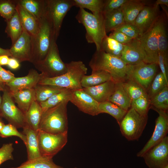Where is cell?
Masks as SVG:
<instances>
[{"mask_svg":"<svg viewBox=\"0 0 168 168\" xmlns=\"http://www.w3.org/2000/svg\"><path fill=\"white\" fill-rule=\"evenodd\" d=\"M67 71L59 76L47 77L41 74L38 84L54 86L72 90L82 89L81 82L86 74L87 68L81 61H72L66 63Z\"/></svg>","mask_w":168,"mask_h":168,"instance_id":"cell-1","label":"cell"},{"mask_svg":"<svg viewBox=\"0 0 168 168\" xmlns=\"http://www.w3.org/2000/svg\"><path fill=\"white\" fill-rule=\"evenodd\" d=\"M76 18L85 28V37L87 42L95 44L96 50H100L102 40L107 35L103 13L93 14L85 9L79 8Z\"/></svg>","mask_w":168,"mask_h":168,"instance_id":"cell-2","label":"cell"},{"mask_svg":"<svg viewBox=\"0 0 168 168\" xmlns=\"http://www.w3.org/2000/svg\"><path fill=\"white\" fill-rule=\"evenodd\" d=\"M92 71L102 70L109 73L115 82L126 79L127 64L120 58L100 50L96 51L89 63Z\"/></svg>","mask_w":168,"mask_h":168,"instance_id":"cell-3","label":"cell"},{"mask_svg":"<svg viewBox=\"0 0 168 168\" xmlns=\"http://www.w3.org/2000/svg\"><path fill=\"white\" fill-rule=\"evenodd\" d=\"M68 102H63L43 112L39 130L54 134L68 133Z\"/></svg>","mask_w":168,"mask_h":168,"instance_id":"cell-4","label":"cell"},{"mask_svg":"<svg viewBox=\"0 0 168 168\" xmlns=\"http://www.w3.org/2000/svg\"><path fill=\"white\" fill-rule=\"evenodd\" d=\"M39 21L37 33L35 36L31 37V62L34 65L45 58L54 40L52 26L46 14Z\"/></svg>","mask_w":168,"mask_h":168,"instance_id":"cell-5","label":"cell"},{"mask_svg":"<svg viewBox=\"0 0 168 168\" xmlns=\"http://www.w3.org/2000/svg\"><path fill=\"white\" fill-rule=\"evenodd\" d=\"M147 117L140 115L131 107L119 124L122 135L128 141L138 140L146 125Z\"/></svg>","mask_w":168,"mask_h":168,"instance_id":"cell-6","label":"cell"},{"mask_svg":"<svg viewBox=\"0 0 168 168\" xmlns=\"http://www.w3.org/2000/svg\"><path fill=\"white\" fill-rule=\"evenodd\" d=\"M34 66L42 74L47 77H56L66 72V63L60 57L56 41L53 40L45 58Z\"/></svg>","mask_w":168,"mask_h":168,"instance_id":"cell-7","label":"cell"},{"mask_svg":"<svg viewBox=\"0 0 168 168\" xmlns=\"http://www.w3.org/2000/svg\"><path fill=\"white\" fill-rule=\"evenodd\" d=\"M158 65L156 63H148L144 62L134 65H127L126 79L136 82L147 93L151 82L156 74Z\"/></svg>","mask_w":168,"mask_h":168,"instance_id":"cell-8","label":"cell"},{"mask_svg":"<svg viewBox=\"0 0 168 168\" xmlns=\"http://www.w3.org/2000/svg\"><path fill=\"white\" fill-rule=\"evenodd\" d=\"M38 137L41 156L50 158L62 150L68 142V133L54 134L39 130Z\"/></svg>","mask_w":168,"mask_h":168,"instance_id":"cell-9","label":"cell"},{"mask_svg":"<svg viewBox=\"0 0 168 168\" xmlns=\"http://www.w3.org/2000/svg\"><path fill=\"white\" fill-rule=\"evenodd\" d=\"M46 15L53 29L54 40L57 41L63 19L74 6L73 0H47Z\"/></svg>","mask_w":168,"mask_h":168,"instance_id":"cell-10","label":"cell"},{"mask_svg":"<svg viewBox=\"0 0 168 168\" xmlns=\"http://www.w3.org/2000/svg\"><path fill=\"white\" fill-rule=\"evenodd\" d=\"M0 114L17 128H23L26 124L24 113L16 106L8 89L3 91Z\"/></svg>","mask_w":168,"mask_h":168,"instance_id":"cell-11","label":"cell"},{"mask_svg":"<svg viewBox=\"0 0 168 168\" xmlns=\"http://www.w3.org/2000/svg\"><path fill=\"white\" fill-rule=\"evenodd\" d=\"M142 157L149 168H163L168 164V137L148 150Z\"/></svg>","mask_w":168,"mask_h":168,"instance_id":"cell-12","label":"cell"},{"mask_svg":"<svg viewBox=\"0 0 168 168\" xmlns=\"http://www.w3.org/2000/svg\"><path fill=\"white\" fill-rule=\"evenodd\" d=\"M158 19L149 30L137 39L139 40L141 46L145 54L146 63H148L158 64L159 53L157 32Z\"/></svg>","mask_w":168,"mask_h":168,"instance_id":"cell-13","label":"cell"},{"mask_svg":"<svg viewBox=\"0 0 168 168\" xmlns=\"http://www.w3.org/2000/svg\"><path fill=\"white\" fill-rule=\"evenodd\" d=\"M158 114L155 121L153 133L143 148L137 154L138 157H142L148 150L158 143L166 136L168 132V114L167 111L151 108Z\"/></svg>","mask_w":168,"mask_h":168,"instance_id":"cell-14","label":"cell"},{"mask_svg":"<svg viewBox=\"0 0 168 168\" xmlns=\"http://www.w3.org/2000/svg\"><path fill=\"white\" fill-rule=\"evenodd\" d=\"M70 101L82 112L92 116L97 115L100 112L99 103L83 89L72 90Z\"/></svg>","mask_w":168,"mask_h":168,"instance_id":"cell-15","label":"cell"},{"mask_svg":"<svg viewBox=\"0 0 168 168\" xmlns=\"http://www.w3.org/2000/svg\"><path fill=\"white\" fill-rule=\"evenodd\" d=\"M9 50L11 57L16 59L20 63L25 61L31 62V37L23 28L21 35Z\"/></svg>","mask_w":168,"mask_h":168,"instance_id":"cell-16","label":"cell"},{"mask_svg":"<svg viewBox=\"0 0 168 168\" xmlns=\"http://www.w3.org/2000/svg\"><path fill=\"white\" fill-rule=\"evenodd\" d=\"M160 15L159 7L147 4L140 12L134 23L140 36L149 30Z\"/></svg>","mask_w":168,"mask_h":168,"instance_id":"cell-17","label":"cell"},{"mask_svg":"<svg viewBox=\"0 0 168 168\" xmlns=\"http://www.w3.org/2000/svg\"><path fill=\"white\" fill-rule=\"evenodd\" d=\"M120 59L127 65H134L142 62L146 63L145 54L138 39H133L125 44Z\"/></svg>","mask_w":168,"mask_h":168,"instance_id":"cell-18","label":"cell"},{"mask_svg":"<svg viewBox=\"0 0 168 168\" xmlns=\"http://www.w3.org/2000/svg\"><path fill=\"white\" fill-rule=\"evenodd\" d=\"M41 74L34 69L29 71L27 75L21 77H15L6 85L10 92H14L26 89L34 88L38 84Z\"/></svg>","mask_w":168,"mask_h":168,"instance_id":"cell-19","label":"cell"},{"mask_svg":"<svg viewBox=\"0 0 168 168\" xmlns=\"http://www.w3.org/2000/svg\"><path fill=\"white\" fill-rule=\"evenodd\" d=\"M116 82L110 80L94 86L83 88L84 91L99 103L108 100L114 93Z\"/></svg>","mask_w":168,"mask_h":168,"instance_id":"cell-20","label":"cell"},{"mask_svg":"<svg viewBox=\"0 0 168 168\" xmlns=\"http://www.w3.org/2000/svg\"><path fill=\"white\" fill-rule=\"evenodd\" d=\"M16 10L18 14L23 28L31 37L35 36L39 30V21L18 2Z\"/></svg>","mask_w":168,"mask_h":168,"instance_id":"cell-21","label":"cell"},{"mask_svg":"<svg viewBox=\"0 0 168 168\" xmlns=\"http://www.w3.org/2000/svg\"><path fill=\"white\" fill-rule=\"evenodd\" d=\"M147 1L141 0H128L121 9L125 23L134 25L136 18L143 8L147 5Z\"/></svg>","mask_w":168,"mask_h":168,"instance_id":"cell-22","label":"cell"},{"mask_svg":"<svg viewBox=\"0 0 168 168\" xmlns=\"http://www.w3.org/2000/svg\"><path fill=\"white\" fill-rule=\"evenodd\" d=\"M23 133L26 137L25 144L27 154V160H31L41 156L39 147L38 132L31 128L27 124L22 128Z\"/></svg>","mask_w":168,"mask_h":168,"instance_id":"cell-23","label":"cell"},{"mask_svg":"<svg viewBox=\"0 0 168 168\" xmlns=\"http://www.w3.org/2000/svg\"><path fill=\"white\" fill-rule=\"evenodd\" d=\"M10 93L14 102L17 104V107L24 114L28 110L32 102L36 100L34 88L24 89Z\"/></svg>","mask_w":168,"mask_h":168,"instance_id":"cell-24","label":"cell"},{"mask_svg":"<svg viewBox=\"0 0 168 168\" xmlns=\"http://www.w3.org/2000/svg\"><path fill=\"white\" fill-rule=\"evenodd\" d=\"M17 1L39 21L46 14L47 0H17Z\"/></svg>","mask_w":168,"mask_h":168,"instance_id":"cell-25","label":"cell"},{"mask_svg":"<svg viewBox=\"0 0 168 168\" xmlns=\"http://www.w3.org/2000/svg\"><path fill=\"white\" fill-rule=\"evenodd\" d=\"M108 101L127 111L131 108L132 100L124 89L121 82H116L114 91Z\"/></svg>","mask_w":168,"mask_h":168,"instance_id":"cell-26","label":"cell"},{"mask_svg":"<svg viewBox=\"0 0 168 168\" xmlns=\"http://www.w3.org/2000/svg\"><path fill=\"white\" fill-rule=\"evenodd\" d=\"M165 17L161 15L157 20V36L159 52L168 62V41Z\"/></svg>","mask_w":168,"mask_h":168,"instance_id":"cell-27","label":"cell"},{"mask_svg":"<svg viewBox=\"0 0 168 168\" xmlns=\"http://www.w3.org/2000/svg\"><path fill=\"white\" fill-rule=\"evenodd\" d=\"M43 112L40 103L36 100L33 101L24 114L26 124L33 130L38 131Z\"/></svg>","mask_w":168,"mask_h":168,"instance_id":"cell-28","label":"cell"},{"mask_svg":"<svg viewBox=\"0 0 168 168\" xmlns=\"http://www.w3.org/2000/svg\"><path fill=\"white\" fill-rule=\"evenodd\" d=\"M113 80L110 74L102 70L92 71L89 75H84L82 77L81 86L82 88L94 86L107 81Z\"/></svg>","mask_w":168,"mask_h":168,"instance_id":"cell-29","label":"cell"},{"mask_svg":"<svg viewBox=\"0 0 168 168\" xmlns=\"http://www.w3.org/2000/svg\"><path fill=\"white\" fill-rule=\"evenodd\" d=\"M103 13L106 33L113 31L125 23L121 8Z\"/></svg>","mask_w":168,"mask_h":168,"instance_id":"cell-30","label":"cell"},{"mask_svg":"<svg viewBox=\"0 0 168 168\" xmlns=\"http://www.w3.org/2000/svg\"><path fill=\"white\" fill-rule=\"evenodd\" d=\"M6 21L5 32L11 38L12 45L21 36L23 30V27L17 11Z\"/></svg>","mask_w":168,"mask_h":168,"instance_id":"cell-31","label":"cell"},{"mask_svg":"<svg viewBox=\"0 0 168 168\" xmlns=\"http://www.w3.org/2000/svg\"><path fill=\"white\" fill-rule=\"evenodd\" d=\"M9 168H63L55 164L52 158L42 156L35 159L27 160L20 166Z\"/></svg>","mask_w":168,"mask_h":168,"instance_id":"cell-32","label":"cell"},{"mask_svg":"<svg viewBox=\"0 0 168 168\" xmlns=\"http://www.w3.org/2000/svg\"><path fill=\"white\" fill-rule=\"evenodd\" d=\"M72 96V90L65 88L51 96L46 101L40 103L43 111L64 101L69 102Z\"/></svg>","mask_w":168,"mask_h":168,"instance_id":"cell-33","label":"cell"},{"mask_svg":"<svg viewBox=\"0 0 168 168\" xmlns=\"http://www.w3.org/2000/svg\"><path fill=\"white\" fill-rule=\"evenodd\" d=\"M124 46L107 35L102 40L100 50L120 58Z\"/></svg>","mask_w":168,"mask_h":168,"instance_id":"cell-34","label":"cell"},{"mask_svg":"<svg viewBox=\"0 0 168 168\" xmlns=\"http://www.w3.org/2000/svg\"><path fill=\"white\" fill-rule=\"evenodd\" d=\"M99 109L100 113L111 115L116 119L119 124L127 111L108 100L99 103Z\"/></svg>","mask_w":168,"mask_h":168,"instance_id":"cell-35","label":"cell"},{"mask_svg":"<svg viewBox=\"0 0 168 168\" xmlns=\"http://www.w3.org/2000/svg\"><path fill=\"white\" fill-rule=\"evenodd\" d=\"M34 89L36 100L40 103L46 101L53 95L65 88L54 86L38 84Z\"/></svg>","mask_w":168,"mask_h":168,"instance_id":"cell-36","label":"cell"},{"mask_svg":"<svg viewBox=\"0 0 168 168\" xmlns=\"http://www.w3.org/2000/svg\"><path fill=\"white\" fill-rule=\"evenodd\" d=\"M74 6L79 8L87 9L93 14L103 13L105 0H73Z\"/></svg>","mask_w":168,"mask_h":168,"instance_id":"cell-37","label":"cell"},{"mask_svg":"<svg viewBox=\"0 0 168 168\" xmlns=\"http://www.w3.org/2000/svg\"><path fill=\"white\" fill-rule=\"evenodd\" d=\"M150 108L167 111L168 109V86H166L150 99Z\"/></svg>","mask_w":168,"mask_h":168,"instance_id":"cell-38","label":"cell"},{"mask_svg":"<svg viewBox=\"0 0 168 168\" xmlns=\"http://www.w3.org/2000/svg\"><path fill=\"white\" fill-rule=\"evenodd\" d=\"M121 83L124 89L132 100L147 94L142 87L131 80L126 79Z\"/></svg>","mask_w":168,"mask_h":168,"instance_id":"cell-39","label":"cell"},{"mask_svg":"<svg viewBox=\"0 0 168 168\" xmlns=\"http://www.w3.org/2000/svg\"><path fill=\"white\" fill-rule=\"evenodd\" d=\"M166 86H168V82L166 81L161 72H160L156 74L147 91V94L149 99L152 98Z\"/></svg>","mask_w":168,"mask_h":168,"instance_id":"cell-40","label":"cell"},{"mask_svg":"<svg viewBox=\"0 0 168 168\" xmlns=\"http://www.w3.org/2000/svg\"><path fill=\"white\" fill-rule=\"evenodd\" d=\"M150 107V99L147 94L132 100L131 107L142 116H147Z\"/></svg>","mask_w":168,"mask_h":168,"instance_id":"cell-41","label":"cell"},{"mask_svg":"<svg viewBox=\"0 0 168 168\" xmlns=\"http://www.w3.org/2000/svg\"><path fill=\"white\" fill-rule=\"evenodd\" d=\"M17 4V0H0V15L6 21L15 12Z\"/></svg>","mask_w":168,"mask_h":168,"instance_id":"cell-42","label":"cell"},{"mask_svg":"<svg viewBox=\"0 0 168 168\" xmlns=\"http://www.w3.org/2000/svg\"><path fill=\"white\" fill-rule=\"evenodd\" d=\"M12 136L19 138L25 145L26 144V139L24 134L19 132L17 128L13 125L10 123L5 124L0 131V137L2 138H7Z\"/></svg>","mask_w":168,"mask_h":168,"instance_id":"cell-43","label":"cell"},{"mask_svg":"<svg viewBox=\"0 0 168 168\" xmlns=\"http://www.w3.org/2000/svg\"><path fill=\"white\" fill-rule=\"evenodd\" d=\"M114 30L120 31L132 39H137L140 36L138 29L134 25L125 23Z\"/></svg>","mask_w":168,"mask_h":168,"instance_id":"cell-44","label":"cell"},{"mask_svg":"<svg viewBox=\"0 0 168 168\" xmlns=\"http://www.w3.org/2000/svg\"><path fill=\"white\" fill-rule=\"evenodd\" d=\"M14 150L13 143L3 144L0 148V165L9 160H13L12 152Z\"/></svg>","mask_w":168,"mask_h":168,"instance_id":"cell-45","label":"cell"},{"mask_svg":"<svg viewBox=\"0 0 168 168\" xmlns=\"http://www.w3.org/2000/svg\"><path fill=\"white\" fill-rule=\"evenodd\" d=\"M128 0H105L103 12L105 13L114 11L120 8Z\"/></svg>","mask_w":168,"mask_h":168,"instance_id":"cell-46","label":"cell"},{"mask_svg":"<svg viewBox=\"0 0 168 168\" xmlns=\"http://www.w3.org/2000/svg\"><path fill=\"white\" fill-rule=\"evenodd\" d=\"M109 36L123 44L128 43L133 39L121 32L116 30L112 31Z\"/></svg>","mask_w":168,"mask_h":168,"instance_id":"cell-47","label":"cell"},{"mask_svg":"<svg viewBox=\"0 0 168 168\" xmlns=\"http://www.w3.org/2000/svg\"><path fill=\"white\" fill-rule=\"evenodd\" d=\"M158 64L159 66L161 72L163 75L166 81L168 82V62L164 58L163 55L158 53Z\"/></svg>","mask_w":168,"mask_h":168,"instance_id":"cell-48","label":"cell"},{"mask_svg":"<svg viewBox=\"0 0 168 168\" xmlns=\"http://www.w3.org/2000/svg\"><path fill=\"white\" fill-rule=\"evenodd\" d=\"M15 77L12 73L0 66V79L5 85L11 82Z\"/></svg>","mask_w":168,"mask_h":168,"instance_id":"cell-49","label":"cell"},{"mask_svg":"<svg viewBox=\"0 0 168 168\" xmlns=\"http://www.w3.org/2000/svg\"><path fill=\"white\" fill-rule=\"evenodd\" d=\"M8 66L11 69L16 70L20 67V62L16 59L11 57L9 58Z\"/></svg>","mask_w":168,"mask_h":168,"instance_id":"cell-50","label":"cell"},{"mask_svg":"<svg viewBox=\"0 0 168 168\" xmlns=\"http://www.w3.org/2000/svg\"><path fill=\"white\" fill-rule=\"evenodd\" d=\"M9 57L6 55H3L0 56V66L7 65Z\"/></svg>","mask_w":168,"mask_h":168,"instance_id":"cell-51","label":"cell"},{"mask_svg":"<svg viewBox=\"0 0 168 168\" xmlns=\"http://www.w3.org/2000/svg\"><path fill=\"white\" fill-rule=\"evenodd\" d=\"M154 5L156 7H159V5H165L167 7L168 6V0H157L156 1Z\"/></svg>","mask_w":168,"mask_h":168,"instance_id":"cell-52","label":"cell"},{"mask_svg":"<svg viewBox=\"0 0 168 168\" xmlns=\"http://www.w3.org/2000/svg\"><path fill=\"white\" fill-rule=\"evenodd\" d=\"M6 55L11 57V55L9 52V49H5L0 47V56Z\"/></svg>","mask_w":168,"mask_h":168,"instance_id":"cell-53","label":"cell"},{"mask_svg":"<svg viewBox=\"0 0 168 168\" xmlns=\"http://www.w3.org/2000/svg\"><path fill=\"white\" fill-rule=\"evenodd\" d=\"M5 84L0 79V91H3L6 88Z\"/></svg>","mask_w":168,"mask_h":168,"instance_id":"cell-54","label":"cell"},{"mask_svg":"<svg viewBox=\"0 0 168 168\" xmlns=\"http://www.w3.org/2000/svg\"><path fill=\"white\" fill-rule=\"evenodd\" d=\"M1 117H0V131L2 130L5 125L2 120Z\"/></svg>","mask_w":168,"mask_h":168,"instance_id":"cell-55","label":"cell"},{"mask_svg":"<svg viewBox=\"0 0 168 168\" xmlns=\"http://www.w3.org/2000/svg\"><path fill=\"white\" fill-rule=\"evenodd\" d=\"M161 7H162L164 12H165L166 13L167 16H168V11L167 9V6H165V5H161Z\"/></svg>","mask_w":168,"mask_h":168,"instance_id":"cell-56","label":"cell"},{"mask_svg":"<svg viewBox=\"0 0 168 168\" xmlns=\"http://www.w3.org/2000/svg\"><path fill=\"white\" fill-rule=\"evenodd\" d=\"M2 100V98H1V95H0V105L1 104V103ZM0 117H1V116L0 114Z\"/></svg>","mask_w":168,"mask_h":168,"instance_id":"cell-57","label":"cell"},{"mask_svg":"<svg viewBox=\"0 0 168 168\" xmlns=\"http://www.w3.org/2000/svg\"><path fill=\"white\" fill-rule=\"evenodd\" d=\"M163 168H168V164L166 165Z\"/></svg>","mask_w":168,"mask_h":168,"instance_id":"cell-58","label":"cell"},{"mask_svg":"<svg viewBox=\"0 0 168 168\" xmlns=\"http://www.w3.org/2000/svg\"><path fill=\"white\" fill-rule=\"evenodd\" d=\"M74 168H77V167H75Z\"/></svg>","mask_w":168,"mask_h":168,"instance_id":"cell-59","label":"cell"}]
</instances>
